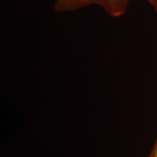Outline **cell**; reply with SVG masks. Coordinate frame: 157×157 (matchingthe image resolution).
I'll return each mask as SVG.
<instances>
[{
  "label": "cell",
  "mask_w": 157,
  "mask_h": 157,
  "mask_svg": "<svg viewBox=\"0 0 157 157\" xmlns=\"http://www.w3.org/2000/svg\"><path fill=\"white\" fill-rule=\"evenodd\" d=\"M129 0H100L101 7L110 17H119L124 14Z\"/></svg>",
  "instance_id": "2"
},
{
  "label": "cell",
  "mask_w": 157,
  "mask_h": 157,
  "mask_svg": "<svg viewBox=\"0 0 157 157\" xmlns=\"http://www.w3.org/2000/svg\"><path fill=\"white\" fill-rule=\"evenodd\" d=\"M148 157H157V140L155 143L154 148H153L151 154L149 155Z\"/></svg>",
  "instance_id": "3"
},
{
  "label": "cell",
  "mask_w": 157,
  "mask_h": 157,
  "mask_svg": "<svg viewBox=\"0 0 157 157\" xmlns=\"http://www.w3.org/2000/svg\"><path fill=\"white\" fill-rule=\"evenodd\" d=\"M54 10L58 13H69L93 5L100 6V0H52Z\"/></svg>",
  "instance_id": "1"
}]
</instances>
